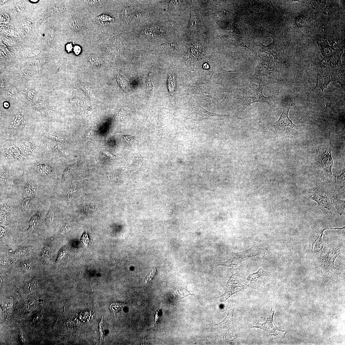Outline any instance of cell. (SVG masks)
I'll use <instances>...</instances> for the list:
<instances>
[{
  "instance_id": "11",
  "label": "cell",
  "mask_w": 345,
  "mask_h": 345,
  "mask_svg": "<svg viewBox=\"0 0 345 345\" xmlns=\"http://www.w3.org/2000/svg\"><path fill=\"white\" fill-rule=\"evenodd\" d=\"M276 307L275 306L271 308L269 313V316L267 319L266 322L263 324L257 323L253 328H258L261 329L264 331L267 336H275L277 335V332L280 331L274 326L273 321V316L276 310Z\"/></svg>"
},
{
  "instance_id": "13",
  "label": "cell",
  "mask_w": 345,
  "mask_h": 345,
  "mask_svg": "<svg viewBox=\"0 0 345 345\" xmlns=\"http://www.w3.org/2000/svg\"><path fill=\"white\" fill-rule=\"evenodd\" d=\"M331 76L332 81H335L340 84L343 88L345 86V73L344 70L333 69L326 67Z\"/></svg>"
},
{
  "instance_id": "27",
  "label": "cell",
  "mask_w": 345,
  "mask_h": 345,
  "mask_svg": "<svg viewBox=\"0 0 345 345\" xmlns=\"http://www.w3.org/2000/svg\"><path fill=\"white\" fill-rule=\"evenodd\" d=\"M81 241L83 242V244L87 247L88 244L89 243L90 240L88 234L86 232L84 233L81 237Z\"/></svg>"
},
{
  "instance_id": "6",
  "label": "cell",
  "mask_w": 345,
  "mask_h": 345,
  "mask_svg": "<svg viewBox=\"0 0 345 345\" xmlns=\"http://www.w3.org/2000/svg\"><path fill=\"white\" fill-rule=\"evenodd\" d=\"M331 151L330 146H319L317 150L315 159L321 165L326 177L331 179L333 177L331 170L333 162Z\"/></svg>"
},
{
  "instance_id": "39",
  "label": "cell",
  "mask_w": 345,
  "mask_h": 345,
  "mask_svg": "<svg viewBox=\"0 0 345 345\" xmlns=\"http://www.w3.org/2000/svg\"><path fill=\"white\" fill-rule=\"evenodd\" d=\"M31 1L32 2H35L38 1Z\"/></svg>"
},
{
  "instance_id": "8",
  "label": "cell",
  "mask_w": 345,
  "mask_h": 345,
  "mask_svg": "<svg viewBox=\"0 0 345 345\" xmlns=\"http://www.w3.org/2000/svg\"><path fill=\"white\" fill-rule=\"evenodd\" d=\"M266 251L265 248H259L256 245L253 246L247 250L235 254L229 262H230V265L238 266L245 260L253 257L257 256H265Z\"/></svg>"
},
{
  "instance_id": "34",
  "label": "cell",
  "mask_w": 345,
  "mask_h": 345,
  "mask_svg": "<svg viewBox=\"0 0 345 345\" xmlns=\"http://www.w3.org/2000/svg\"><path fill=\"white\" fill-rule=\"evenodd\" d=\"M74 51L76 54L78 55L80 53L81 49L79 46H76L74 47Z\"/></svg>"
},
{
  "instance_id": "16",
  "label": "cell",
  "mask_w": 345,
  "mask_h": 345,
  "mask_svg": "<svg viewBox=\"0 0 345 345\" xmlns=\"http://www.w3.org/2000/svg\"><path fill=\"white\" fill-rule=\"evenodd\" d=\"M345 169L344 168L342 174L339 176L337 179V186L340 189L341 192H344Z\"/></svg>"
},
{
  "instance_id": "28",
  "label": "cell",
  "mask_w": 345,
  "mask_h": 345,
  "mask_svg": "<svg viewBox=\"0 0 345 345\" xmlns=\"http://www.w3.org/2000/svg\"><path fill=\"white\" fill-rule=\"evenodd\" d=\"M10 21V17L8 14L4 13L1 16V21L2 23L6 24Z\"/></svg>"
},
{
  "instance_id": "3",
  "label": "cell",
  "mask_w": 345,
  "mask_h": 345,
  "mask_svg": "<svg viewBox=\"0 0 345 345\" xmlns=\"http://www.w3.org/2000/svg\"><path fill=\"white\" fill-rule=\"evenodd\" d=\"M292 106V104L286 105L279 119L273 125L274 131L285 138H293L302 126L296 125L289 118V112Z\"/></svg>"
},
{
  "instance_id": "1",
  "label": "cell",
  "mask_w": 345,
  "mask_h": 345,
  "mask_svg": "<svg viewBox=\"0 0 345 345\" xmlns=\"http://www.w3.org/2000/svg\"><path fill=\"white\" fill-rule=\"evenodd\" d=\"M260 58L254 74L249 78L253 83L264 87L284 80L272 58L267 56Z\"/></svg>"
},
{
  "instance_id": "2",
  "label": "cell",
  "mask_w": 345,
  "mask_h": 345,
  "mask_svg": "<svg viewBox=\"0 0 345 345\" xmlns=\"http://www.w3.org/2000/svg\"><path fill=\"white\" fill-rule=\"evenodd\" d=\"M317 43L319 49L324 57L321 61V65L330 69L343 70L341 60L343 50L333 48L326 40H320Z\"/></svg>"
},
{
  "instance_id": "33",
  "label": "cell",
  "mask_w": 345,
  "mask_h": 345,
  "mask_svg": "<svg viewBox=\"0 0 345 345\" xmlns=\"http://www.w3.org/2000/svg\"><path fill=\"white\" fill-rule=\"evenodd\" d=\"M86 1L87 3H89L90 5L94 6L97 5H98V4H100V1Z\"/></svg>"
},
{
  "instance_id": "30",
  "label": "cell",
  "mask_w": 345,
  "mask_h": 345,
  "mask_svg": "<svg viewBox=\"0 0 345 345\" xmlns=\"http://www.w3.org/2000/svg\"><path fill=\"white\" fill-rule=\"evenodd\" d=\"M215 15L219 19H222L226 15V12L225 11L221 10L216 12Z\"/></svg>"
},
{
  "instance_id": "18",
  "label": "cell",
  "mask_w": 345,
  "mask_h": 345,
  "mask_svg": "<svg viewBox=\"0 0 345 345\" xmlns=\"http://www.w3.org/2000/svg\"><path fill=\"white\" fill-rule=\"evenodd\" d=\"M168 87L170 92L172 93L175 87V78L174 74H170L168 79Z\"/></svg>"
},
{
  "instance_id": "38",
  "label": "cell",
  "mask_w": 345,
  "mask_h": 345,
  "mask_svg": "<svg viewBox=\"0 0 345 345\" xmlns=\"http://www.w3.org/2000/svg\"><path fill=\"white\" fill-rule=\"evenodd\" d=\"M131 190V191H132L134 192H135L136 193V194H137V195H141V194L138 193L136 192L135 191V190Z\"/></svg>"
},
{
  "instance_id": "35",
  "label": "cell",
  "mask_w": 345,
  "mask_h": 345,
  "mask_svg": "<svg viewBox=\"0 0 345 345\" xmlns=\"http://www.w3.org/2000/svg\"><path fill=\"white\" fill-rule=\"evenodd\" d=\"M1 220L2 221H4V220L6 217V214L4 211L2 210L1 211Z\"/></svg>"
},
{
  "instance_id": "37",
  "label": "cell",
  "mask_w": 345,
  "mask_h": 345,
  "mask_svg": "<svg viewBox=\"0 0 345 345\" xmlns=\"http://www.w3.org/2000/svg\"><path fill=\"white\" fill-rule=\"evenodd\" d=\"M203 67L205 69H208L209 68V65L207 63H205Z\"/></svg>"
},
{
  "instance_id": "25",
  "label": "cell",
  "mask_w": 345,
  "mask_h": 345,
  "mask_svg": "<svg viewBox=\"0 0 345 345\" xmlns=\"http://www.w3.org/2000/svg\"><path fill=\"white\" fill-rule=\"evenodd\" d=\"M146 90L148 92V96L151 93L153 90V86L152 84L151 79L150 78V74L149 75L148 78Z\"/></svg>"
},
{
  "instance_id": "4",
  "label": "cell",
  "mask_w": 345,
  "mask_h": 345,
  "mask_svg": "<svg viewBox=\"0 0 345 345\" xmlns=\"http://www.w3.org/2000/svg\"><path fill=\"white\" fill-rule=\"evenodd\" d=\"M264 87L253 83L248 86L246 88L239 90L242 93V98L237 99L243 100L244 110L248 106L255 102H262L272 105V98L271 96L266 97L264 96L263 93Z\"/></svg>"
},
{
  "instance_id": "19",
  "label": "cell",
  "mask_w": 345,
  "mask_h": 345,
  "mask_svg": "<svg viewBox=\"0 0 345 345\" xmlns=\"http://www.w3.org/2000/svg\"><path fill=\"white\" fill-rule=\"evenodd\" d=\"M54 219V215L53 210L52 207H51L46 215V221L48 224L50 225L53 222Z\"/></svg>"
},
{
  "instance_id": "10",
  "label": "cell",
  "mask_w": 345,
  "mask_h": 345,
  "mask_svg": "<svg viewBox=\"0 0 345 345\" xmlns=\"http://www.w3.org/2000/svg\"><path fill=\"white\" fill-rule=\"evenodd\" d=\"M321 69L318 73L316 83L312 91L316 89L320 88L322 91L323 102L325 106L324 101V91L327 89L329 84L332 81L331 76L328 72L326 67L322 66Z\"/></svg>"
},
{
  "instance_id": "36",
  "label": "cell",
  "mask_w": 345,
  "mask_h": 345,
  "mask_svg": "<svg viewBox=\"0 0 345 345\" xmlns=\"http://www.w3.org/2000/svg\"><path fill=\"white\" fill-rule=\"evenodd\" d=\"M72 48V46L71 44H68L66 46V49L68 52H69L71 50Z\"/></svg>"
},
{
  "instance_id": "7",
  "label": "cell",
  "mask_w": 345,
  "mask_h": 345,
  "mask_svg": "<svg viewBox=\"0 0 345 345\" xmlns=\"http://www.w3.org/2000/svg\"><path fill=\"white\" fill-rule=\"evenodd\" d=\"M248 286V285L244 283L242 280L240 273H236L232 274L227 282L225 292L218 298L221 299V302L225 303L230 297L235 294L244 292Z\"/></svg>"
},
{
  "instance_id": "20",
  "label": "cell",
  "mask_w": 345,
  "mask_h": 345,
  "mask_svg": "<svg viewBox=\"0 0 345 345\" xmlns=\"http://www.w3.org/2000/svg\"><path fill=\"white\" fill-rule=\"evenodd\" d=\"M89 61L92 64L97 66H101L103 63L102 61L101 58L95 56H90L89 57Z\"/></svg>"
},
{
  "instance_id": "31",
  "label": "cell",
  "mask_w": 345,
  "mask_h": 345,
  "mask_svg": "<svg viewBox=\"0 0 345 345\" xmlns=\"http://www.w3.org/2000/svg\"><path fill=\"white\" fill-rule=\"evenodd\" d=\"M31 267V264L28 262H24L21 265V267H22L23 269L26 270L30 269Z\"/></svg>"
},
{
  "instance_id": "5",
  "label": "cell",
  "mask_w": 345,
  "mask_h": 345,
  "mask_svg": "<svg viewBox=\"0 0 345 345\" xmlns=\"http://www.w3.org/2000/svg\"><path fill=\"white\" fill-rule=\"evenodd\" d=\"M233 312L234 308L232 306L230 307L224 320L218 324L214 325L220 336L230 343H233L237 339L233 321Z\"/></svg>"
},
{
  "instance_id": "29",
  "label": "cell",
  "mask_w": 345,
  "mask_h": 345,
  "mask_svg": "<svg viewBox=\"0 0 345 345\" xmlns=\"http://www.w3.org/2000/svg\"><path fill=\"white\" fill-rule=\"evenodd\" d=\"M163 45V48L166 50H174L175 48L174 45L170 43H165Z\"/></svg>"
},
{
  "instance_id": "22",
  "label": "cell",
  "mask_w": 345,
  "mask_h": 345,
  "mask_svg": "<svg viewBox=\"0 0 345 345\" xmlns=\"http://www.w3.org/2000/svg\"><path fill=\"white\" fill-rule=\"evenodd\" d=\"M123 306L122 304L118 303H114L112 304L110 309L115 314L118 312L122 311L123 309Z\"/></svg>"
},
{
  "instance_id": "23",
  "label": "cell",
  "mask_w": 345,
  "mask_h": 345,
  "mask_svg": "<svg viewBox=\"0 0 345 345\" xmlns=\"http://www.w3.org/2000/svg\"><path fill=\"white\" fill-rule=\"evenodd\" d=\"M35 186L32 182H29L26 186V190L29 195H32L34 194L35 190Z\"/></svg>"
},
{
  "instance_id": "17",
  "label": "cell",
  "mask_w": 345,
  "mask_h": 345,
  "mask_svg": "<svg viewBox=\"0 0 345 345\" xmlns=\"http://www.w3.org/2000/svg\"><path fill=\"white\" fill-rule=\"evenodd\" d=\"M117 81L123 90L128 92V83L125 79L121 75H118L117 76Z\"/></svg>"
},
{
  "instance_id": "32",
  "label": "cell",
  "mask_w": 345,
  "mask_h": 345,
  "mask_svg": "<svg viewBox=\"0 0 345 345\" xmlns=\"http://www.w3.org/2000/svg\"><path fill=\"white\" fill-rule=\"evenodd\" d=\"M102 322H103V320H102H102H101V322L100 323V325H100V326H99V331H100V332L101 334V339L102 338V339H103V336H104V333H103V332L102 331Z\"/></svg>"
},
{
  "instance_id": "15",
  "label": "cell",
  "mask_w": 345,
  "mask_h": 345,
  "mask_svg": "<svg viewBox=\"0 0 345 345\" xmlns=\"http://www.w3.org/2000/svg\"><path fill=\"white\" fill-rule=\"evenodd\" d=\"M175 293V294L174 295L175 298L179 302L189 295L195 296L191 294L186 288L180 289V290L176 289Z\"/></svg>"
},
{
  "instance_id": "24",
  "label": "cell",
  "mask_w": 345,
  "mask_h": 345,
  "mask_svg": "<svg viewBox=\"0 0 345 345\" xmlns=\"http://www.w3.org/2000/svg\"><path fill=\"white\" fill-rule=\"evenodd\" d=\"M72 26L76 30H79L83 28V25L81 21L78 19L73 21Z\"/></svg>"
},
{
  "instance_id": "12",
  "label": "cell",
  "mask_w": 345,
  "mask_h": 345,
  "mask_svg": "<svg viewBox=\"0 0 345 345\" xmlns=\"http://www.w3.org/2000/svg\"><path fill=\"white\" fill-rule=\"evenodd\" d=\"M225 116L228 115L208 111L204 109L199 103L194 106L190 116L192 119L199 121L209 119L210 117L213 116Z\"/></svg>"
},
{
  "instance_id": "26",
  "label": "cell",
  "mask_w": 345,
  "mask_h": 345,
  "mask_svg": "<svg viewBox=\"0 0 345 345\" xmlns=\"http://www.w3.org/2000/svg\"><path fill=\"white\" fill-rule=\"evenodd\" d=\"M50 254V248L48 247H46L43 249L42 253V256L43 258H47L49 257Z\"/></svg>"
},
{
  "instance_id": "9",
  "label": "cell",
  "mask_w": 345,
  "mask_h": 345,
  "mask_svg": "<svg viewBox=\"0 0 345 345\" xmlns=\"http://www.w3.org/2000/svg\"><path fill=\"white\" fill-rule=\"evenodd\" d=\"M314 192L310 193V196L312 199L317 202L320 209L325 208L330 212L332 209V201L329 197L325 193L322 192L320 188H315Z\"/></svg>"
},
{
  "instance_id": "14",
  "label": "cell",
  "mask_w": 345,
  "mask_h": 345,
  "mask_svg": "<svg viewBox=\"0 0 345 345\" xmlns=\"http://www.w3.org/2000/svg\"><path fill=\"white\" fill-rule=\"evenodd\" d=\"M267 274L266 272L261 268L256 273L249 274L247 280L250 281L251 283H256L259 281L262 280Z\"/></svg>"
},
{
  "instance_id": "21",
  "label": "cell",
  "mask_w": 345,
  "mask_h": 345,
  "mask_svg": "<svg viewBox=\"0 0 345 345\" xmlns=\"http://www.w3.org/2000/svg\"><path fill=\"white\" fill-rule=\"evenodd\" d=\"M40 214L39 212L33 216L29 221V228L33 229L37 225L38 223Z\"/></svg>"
}]
</instances>
